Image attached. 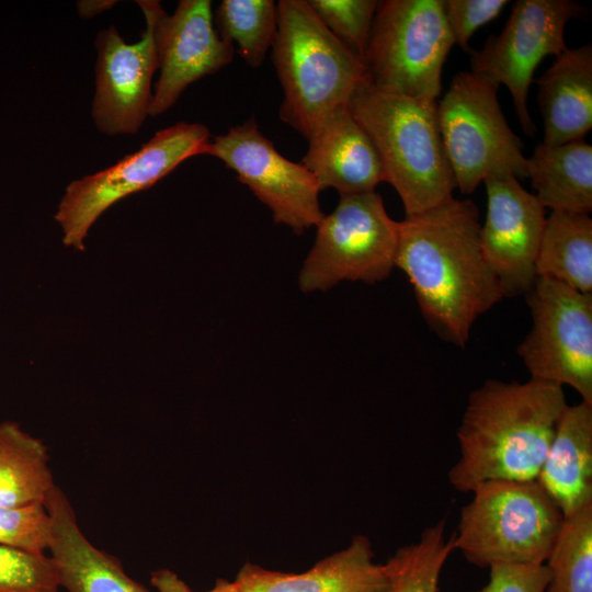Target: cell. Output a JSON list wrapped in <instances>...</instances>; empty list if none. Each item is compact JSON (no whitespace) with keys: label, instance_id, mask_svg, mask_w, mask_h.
I'll return each mask as SVG.
<instances>
[{"label":"cell","instance_id":"cell-1","mask_svg":"<svg viewBox=\"0 0 592 592\" xmlns=\"http://www.w3.org/2000/svg\"><path fill=\"white\" fill-rule=\"evenodd\" d=\"M479 210L454 196L398 226L395 266L406 273L430 328L464 348L476 319L502 300L480 243Z\"/></svg>","mask_w":592,"mask_h":592},{"label":"cell","instance_id":"cell-2","mask_svg":"<svg viewBox=\"0 0 592 592\" xmlns=\"http://www.w3.org/2000/svg\"><path fill=\"white\" fill-rule=\"evenodd\" d=\"M567 406L561 386L488 379L468 397L449 483L467 493L488 480H536Z\"/></svg>","mask_w":592,"mask_h":592},{"label":"cell","instance_id":"cell-3","mask_svg":"<svg viewBox=\"0 0 592 592\" xmlns=\"http://www.w3.org/2000/svg\"><path fill=\"white\" fill-rule=\"evenodd\" d=\"M272 60L283 88L280 118L306 139L371 83L366 66L317 18L307 0H280Z\"/></svg>","mask_w":592,"mask_h":592},{"label":"cell","instance_id":"cell-4","mask_svg":"<svg viewBox=\"0 0 592 592\" xmlns=\"http://www.w3.org/2000/svg\"><path fill=\"white\" fill-rule=\"evenodd\" d=\"M436 103L368 83L348 105L373 143L384 181L397 191L406 216L443 203L456 189L440 134Z\"/></svg>","mask_w":592,"mask_h":592},{"label":"cell","instance_id":"cell-5","mask_svg":"<svg viewBox=\"0 0 592 592\" xmlns=\"http://www.w3.org/2000/svg\"><path fill=\"white\" fill-rule=\"evenodd\" d=\"M462 508L455 550L473 565L545 563L563 515L537 480H488Z\"/></svg>","mask_w":592,"mask_h":592},{"label":"cell","instance_id":"cell-6","mask_svg":"<svg viewBox=\"0 0 592 592\" xmlns=\"http://www.w3.org/2000/svg\"><path fill=\"white\" fill-rule=\"evenodd\" d=\"M498 89L488 78L463 71L436 103L445 155L463 194L488 178H527L523 143L503 115Z\"/></svg>","mask_w":592,"mask_h":592},{"label":"cell","instance_id":"cell-7","mask_svg":"<svg viewBox=\"0 0 592 592\" xmlns=\"http://www.w3.org/2000/svg\"><path fill=\"white\" fill-rule=\"evenodd\" d=\"M453 45L443 0H384L378 1L363 61L372 86L437 101Z\"/></svg>","mask_w":592,"mask_h":592},{"label":"cell","instance_id":"cell-8","mask_svg":"<svg viewBox=\"0 0 592 592\" xmlns=\"http://www.w3.org/2000/svg\"><path fill=\"white\" fill-rule=\"evenodd\" d=\"M399 221L379 193L340 196L317 225L314 246L299 273L303 292L326 291L342 281L376 283L395 267Z\"/></svg>","mask_w":592,"mask_h":592},{"label":"cell","instance_id":"cell-9","mask_svg":"<svg viewBox=\"0 0 592 592\" xmlns=\"http://www.w3.org/2000/svg\"><path fill=\"white\" fill-rule=\"evenodd\" d=\"M209 141L205 125L179 122L113 166L69 183L55 214L62 242L83 251L90 228L109 207L151 187L189 158L205 155Z\"/></svg>","mask_w":592,"mask_h":592},{"label":"cell","instance_id":"cell-10","mask_svg":"<svg viewBox=\"0 0 592 592\" xmlns=\"http://www.w3.org/2000/svg\"><path fill=\"white\" fill-rule=\"evenodd\" d=\"M525 299L532 328L517 354L531 378L570 386L592 405V294L537 276Z\"/></svg>","mask_w":592,"mask_h":592},{"label":"cell","instance_id":"cell-11","mask_svg":"<svg viewBox=\"0 0 592 592\" xmlns=\"http://www.w3.org/2000/svg\"><path fill=\"white\" fill-rule=\"evenodd\" d=\"M582 11L570 0H519L502 31L469 52L470 71L508 88L517 121L530 137L536 133L527 107L534 71L546 56L556 57L568 48L566 24Z\"/></svg>","mask_w":592,"mask_h":592},{"label":"cell","instance_id":"cell-12","mask_svg":"<svg viewBox=\"0 0 592 592\" xmlns=\"http://www.w3.org/2000/svg\"><path fill=\"white\" fill-rule=\"evenodd\" d=\"M205 155L236 172L237 179L272 212L276 224L300 235L323 218L321 189L314 174L301 162L282 156L253 116L210 139Z\"/></svg>","mask_w":592,"mask_h":592},{"label":"cell","instance_id":"cell-13","mask_svg":"<svg viewBox=\"0 0 592 592\" xmlns=\"http://www.w3.org/2000/svg\"><path fill=\"white\" fill-rule=\"evenodd\" d=\"M146 29L137 43L128 44L115 26L95 38V94L92 117L106 135H134L143 126L152 101L151 79L159 69L153 0H137Z\"/></svg>","mask_w":592,"mask_h":592},{"label":"cell","instance_id":"cell-14","mask_svg":"<svg viewBox=\"0 0 592 592\" xmlns=\"http://www.w3.org/2000/svg\"><path fill=\"white\" fill-rule=\"evenodd\" d=\"M487 214L480 227L483 257L503 297L525 295L537 278L536 259L546 220L545 207L515 177L488 178Z\"/></svg>","mask_w":592,"mask_h":592},{"label":"cell","instance_id":"cell-15","mask_svg":"<svg viewBox=\"0 0 592 592\" xmlns=\"http://www.w3.org/2000/svg\"><path fill=\"white\" fill-rule=\"evenodd\" d=\"M153 18L160 75L149 116L167 112L190 84L229 65L235 54L214 27L210 0H181L171 15L153 0Z\"/></svg>","mask_w":592,"mask_h":592},{"label":"cell","instance_id":"cell-16","mask_svg":"<svg viewBox=\"0 0 592 592\" xmlns=\"http://www.w3.org/2000/svg\"><path fill=\"white\" fill-rule=\"evenodd\" d=\"M307 140L301 163L321 191L332 187L340 196L360 194L385 182L376 149L348 106L325 117Z\"/></svg>","mask_w":592,"mask_h":592},{"label":"cell","instance_id":"cell-17","mask_svg":"<svg viewBox=\"0 0 592 592\" xmlns=\"http://www.w3.org/2000/svg\"><path fill=\"white\" fill-rule=\"evenodd\" d=\"M373 557L369 539L355 535L346 548L305 572L273 571L246 562L235 582L241 592H389L384 567Z\"/></svg>","mask_w":592,"mask_h":592},{"label":"cell","instance_id":"cell-18","mask_svg":"<svg viewBox=\"0 0 592 592\" xmlns=\"http://www.w3.org/2000/svg\"><path fill=\"white\" fill-rule=\"evenodd\" d=\"M50 517V557L60 587L68 592H150L132 579L121 561L95 547L79 527L76 513L66 497L47 504Z\"/></svg>","mask_w":592,"mask_h":592},{"label":"cell","instance_id":"cell-19","mask_svg":"<svg viewBox=\"0 0 592 592\" xmlns=\"http://www.w3.org/2000/svg\"><path fill=\"white\" fill-rule=\"evenodd\" d=\"M536 480L563 517L592 503L591 403L565 408Z\"/></svg>","mask_w":592,"mask_h":592},{"label":"cell","instance_id":"cell-20","mask_svg":"<svg viewBox=\"0 0 592 592\" xmlns=\"http://www.w3.org/2000/svg\"><path fill=\"white\" fill-rule=\"evenodd\" d=\"M545 145L582 139L592 127V46L567 48L537 79Z\"/></svg>","mask_w":592,"mask_h":592},{"label":"cell","instance_id":"cell-21","mask_svg":"<svg viewBox=\"0 0 592 592\" xmlns=\"http://www.w3.org/2000/svg\"><path fill=\"white\" fill-rule=\"evenodd\" d=\"M527 178L545 208L578 214L592 210V146L583 139L537 144L527 158Z\"/></svg>","mask_w":592,"mask_h":592},{"label":"cell","instance_id":"cell-22","mask_svg":"<svg viewBox=\"0 0 592 592\" xmlns=\"http://www.w3.org/2000/svg\"><path fill=\"white\" fill-rule=\"evenodd\" d=\"M537 276L592 294V219L589 214L546 216L536 259Z\"/></svg>","mask_w":592,"mask_h":592},{"label":"cell","instance_id":"cell-23","mask_svg":"<svg viewBox=\"0 0 592 592\" xmlns=\"http://www.w3.org/2000/svg\"><path fill=\"white\" fill-rule=\"evenodd\" d=\"M45 444L18 423L0 424V505H44L56 486Z\"/></svg>","mask_w":592,"mask_h":592},{"label":"cell","instance_id":"cell-24","mask_svg":"<svg viewBox=\"0 0 592 592\" xmlns=\"http://www.w3.org/2000/svg\"><path fill=\"white\" fill-rule=\"evenodd\" d=\"M445 519L426 527L417 543L403 546L383 565L389 592H439L440 574L455 550L445 536Z\"/></svg>","mask_w":592,"mask_h":592},{"label":"cell","instance_id":"cell-25","mask_svg":"<svg viewBox=\"0 0 592 592\" xmlns=\"http://www.w3.org/2000/svg\"><path fill=\"white\" fill-rule=\"evenodd\" d=\"M216 31L252 68L260 67L272 47L277 26L273 0H223L215 13Z\"/></svg>","mask_w":592,"mask_h":592},{"label":"cell","instance_id":"cell-26","mask_svg":"<svg viewBox=\"0 0 592 592\" xmlns=\"http://www.w3.org/2000/svg\"><path fill=\"white\" fill-rule=\"evenodd\" d=\"M545 563V592H592V503L565 517Z\"/></svg>","mask_w":592,"mask_h":592},{"label":"cell","instance_id":"cell-27","mask_svg":"<svg viewBox=\"0 0 592 592\" xmlns=\"http://www.w3.org/2000/svg\"><path fill=\"white\" fill-rule=\"evenodd\" d=\"M307 2L323 25L363 59L378 1L307 0Z\"/></svg>","mask_w":592,"mask_h":592},{"label":"cell","instance_id":"cell-28","mask_svg":"<svg viewBox=\"0 0 592 592\" xmlns=\"http://www.w3.org/2000/svg\"><path fill=\"white\" fill-rule=\"evenodd\" d=\"M59 588L50 556L0 544V592H59Z\"/></svg>","mask_w":592,"mask_h":592},{"label":"cell","instance_id":"cell-29","mask_svg":"<svg viewBox=\"0 0 592 592\" xmlns=\"http://www.w3.org/2000/svg\"><path fill=\"white\" fill-rule=\"evenodd\" d=\"M50 517L45 505H0V544L35 553L49 549Z\"/></svg>","mask_w":592,"mask_h":592},{"label":"cell","instance_id":"cell-30","mask_svg":"<svg viewBox=\"0 0 592 592\" xmlns=\"http://www.w3.org/2000/svg\"><path fill=\"white\" fill-rule=\"evenodd\" d=\"M508 3V0H443L444 18L454 44L469 53L473 34L494 20Z\"/></svg>","mask_w":592,"mask_h":592},{"label":"cell","instance_id":"cell-31","mask_svg":"<svg viewBox=\"0 0 592 592\" xmlns=\"http://www.w3.org/2000/svg\"><path fill=\"white\" fill-rule=\"evenodd\" d=\"M489 581L477 592H545L550 579L546 563H494Z\"/></svg>","mask_w":592,"mask_h":592},{"label":"cell","instance_id":"cell-32","mask_svg":"<svg viewBox=\"0 0 592 592\" xmlns=\"http://www.w3.org/2000/svg\"><path fill=\"white\" fill-rule=\"evenodd\" d=\"M150 583L158 592H195L172 570L158 569L150 573ZM206 592H241L236 582L217 579L215 587Z\"/></svg>","mask_w":592,"mask_h":592},{"label":"cell","instance_id":"cell-33","mask_svg":"<svg viewBox=\"0 0 592 592\" xmlns=\"http://www.w3.org/2000/svg\"><path fill=\"white\" fill-rule=\"evenodd\" d=\"M115 3L114 0L78 1L77 8L81 18L89 19L111 9Z\"/></svg>","mask_w":592,"mask_h":592}]
</instances>
